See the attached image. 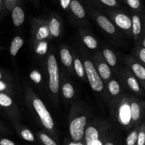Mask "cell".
Returning <instances> with one entry per match:
<instances>
[{
	"mask_svg": "<svg viewBox=\"0 0 145 145\" xmlns=\"http://www.w3.org/2000/svg\"><path fill=\"white\" fill-rule=\"evenodd\" d=\"M48 69L50 75V89L52 93H55L59 90V75L57 62L53 55H50L48 57Z\"/></svg>",
	"mask_w": 145,
	"mask_h": 145,
	"instance_id": "cell-1",
	"label": "cell"
},
{
	"mask_svg": "<svg viewBox=\"0 0 145 145\" xmlns=\"http://www.w3.org/2000/svg\"><path fill=\"white\" fill-rule=\"evenodd\" d=\"M84 68L87 75L91 89L95 91H101L103 88V82L92 62H91L90 61H86L84 62Z\"/></svg>",
	"mask_w": 145,
	"mask_h": 145,
	"instance_id": "cell-2",
	"label": "cell"
},
{
	"mask_svg": "<svg viewBox=\"0 0 145 145\" xmlns=\"http://www.w3.org/2000/svg\"><path fill=\"white\" fill-rule=\"evenodd\" d=\"M33 104L34 108L39 116L40 119L44 127L48 130H51L53 128V120H52L49 111L47 110L46 107L42 102V101L38 99H35L33 102Z\"/></svg>",
	"mask_w": 145,
	"mask_h": 145,
	"instance_id": "cell-3",
	"label": "cell"
},
{
	"mask_svg": "<svg viewBox=\"0 0 145 145\" xmlns=\"http://www.w3.org/2000/svg\"><path fill=\"white\" fill-rule=\"evenodd\" d=\"M86 124V118L81 116L72 120L69 125V133L74 141L77 142L82 140L84 135V127Z\"/></svg>",
	"mask_w": 145,
	"mask_h": 145,
	"instance_id": "cell-4",
	"label": "cell"
},
{
	"mask_svg": "<svg viewBox=\"0 0 145 145\" xmlns=\"http://www.w3.org/2000/svg\"><path fill=\"white\" fill-rule=\"evenodd\" d=\"M86 145H103L102 142L99 140V134L94 127H88L85 131Z\"/></svg>",
	"mask_w": 145,
	"mask_h": 145,
	"instance_id": "cell-5",
	"label": "cell"
},
{
	"mask_svg": "<svg viewBox=\"0 0 145 145\" xmlns=\"http://www.w3.org/2000/svg\"><path fill=\"white\" fill-rule=\"evenodd\" d=\"M119 120L123 125H127L131 120L130 106L124 104L120 106L119 109Z\"/></svg>",
	"mask_w": 145,
	"mask_h": 145,
	"instance_id": "cell-6",
	"label": "cell"
},
{
	"mask_svg": "<svg viewBox=\"0 0 145 145\" xmlns=\"http://www.w3.org/2000/svg\"><path fill=\"white\" fill-rule=\"evenodd\" d=\"M116 24L123 29H129L132 26V21L127 15L124 14H119L115 18Z\"/></svg>",
	"mask_w": 145,
	"mask_h": 145,
	"instance_id": "cell-7",
	"label": "cell"
},
{
	"mask_svg": "<svg viewBox=\"0 0 145 145\" xmlns=\"http://www.w3.org/2000/svg\"><path fill=\"white\" fill-rule=\"evenodd\" d=\"M98 24H99L101 27L103 28L104 31H106V32L108 33L113 34L115 33V27L113 25L111 22L106 18L104 16H99L98 17Z\"/></svg>",
	"mask_w": 145,
	"mask_h": 145,
	"instance_id": "cell-8",
	"label": "cell"
},
{
	"mask_svg": "<svg viewBox=\"0 0 145 145\" xmlns=\"http://www.w3.org/2000/svg\"><path fill=\"white\" fill-rule=\"evenodd\" d=\"M25 16L24 11L20 7H16L12 11L13 23L16 26H20L24 21Z\"/></svg>",
	"mask_w": 145,
	"mask_h": 145,
	"instance_id": "cell-9",
	"label": "cell"
},
{
	"mask_svg": "<svg viewBox=\"0 0 145 145\" xmlns=\"http://www.w3.org/2000/svg\"><path fill=\"white\" fill-rule=\"evenodd\" d=\"M71 9L73 11L74 14L77 17L80 18H83L85 16V10L81 3L78 0H72L69 4Z\"/></svg>",
	"mask_w": 145,
	"mask_h": 145,
	"instance_id": "cell-10",
	"label": "cell"
},
{
	"mask_svg": "<svg viewBox=\"0 0 145 145\" xmlns=\"http://www.w3.org/2000/svg\"><path fill=\"white\" fill-rule=\"evenodd\" d=\"M24 45V40L19 36H16L14 38L10 47V53L12 56H15L18 53L20 48Z\"/></svg>",
	"mask_w": 145,
	"mask_h": 145,
	"instance_id": "cell-11",
	"label": "cell"
},
{
	"mask_svg": "<svg viewBox=\"0 0 145 145\" xmlns=\"http://www.w3.org/2000/svg\"><path fill=\"white\" fill-rule=\"evenodd\" d=\"M61 61L67 67H69L72 63V57L69 51L67 49H62L60 52Z\"/></svg>",
	"mask_w": 145,
	"mask_h": 145,
	"instance_id": "cell-12",
	"label": "cell"
},
{
	"mask_svg": "<svg viewBox=\"0 0 145 145\" xmlns=\"http://www.w3.org/2000/svg\"><path fill=\"white\" fill-rule=\"evenodd\" d=\"M99 72L100 73L101 76L104 79H108L110 76L111 71L110 68L106 64L101 63L99 65Z\"/></svg>",
	"mask_w": 145,
	"mask_h": 145,
	"instance_id": "cell-13",
	"label": "cell"
},
{
	"mask_svg": "<svg viewBox=\"0 0 145 145\" xmlns=\"http://www.w3.org/2000/svg\"><path fill=\"white\" fill-rule=\"evenodd\" d=\"M50 31L55 37H58L59 35V23L56 18H52L50 22Z\"/></svg>",
	"mask_w": 145,
	"mask_h": 145,
	"instance_id": "cell-14",
	"label": "cell"
},
{
	"mask_svg": "<svg viewBox=\"0 0 145 145\" xmlns=\"http://www.w3.org/2000/svg\"><path fill=\"white\" fill-rule=\"evenodd\" d=\"M103 55H104L107 62L110 66H114V65H116V62H117V59H116V55L113 53V51L108 49L104 50V51H103Z\"/></svg>",
	"mask_w": 145,
	"mask_h": 145,
	"instance_id": "cell-15",
	"label": "cell"
},
{
	"mask_svg": "<svg viewBox=\"0 0 145 145\" xmlns=\"http://www.w3.org/2000/svg\"><path fill=\"white\" fill-rule=\"evenodd\" d=\"M132 69L137 77L142 80L145 79V69L144 67L142 66L140 64L136 63L132 66Z\"/></svg>",
	"mask_w": 145,
	"mask_h": 145,
	"instance_id": "cell-16",
	"label": "cell"
},
{
	"mask_svg": "<svg viewBox=\"0 0 145 145\" xmlns=\"http://www.w3.org/2000/svg\"><path fill=\"white\" fill-rule=\"evenodd\" d=\"M130 114H131V119L133 120H137L140 118V106L137 103H133L131 106H130Z\"/></svg>",
	"mask_w": 145,
	"mask_h": 145,
	"instance_id": "cell-17",
	"label": "cell"
},
{
	"mask_svg": "<svg viewBox=\"0 0 145 145\" xmlns=\"http://www.w3.org/2000/svg\"><path fill=\"white\" fill-rule=\"evenodd\" d=\"M62 93L66 99H72L74 94L73 86L70 84H65L62 87Z\"/></svg>",
	"mask_w": 145,
	"mask_h": 145,
	"instance_id": "cell-18",
	"label": "cell"
},
{
	"mask_svg": "<svg viewBox=\"0 0 145 145\" xmlns=\"http://www.w3.org/2000/svg\"><path fill=\"white\" fill-rule=\"evenodd\" d=\"M133 31L135 35L141 32V22L138 16H133Z\"/></svg>",
	"mask_w": 145,
	"mask_h": 145,
	"instance_id": "cell-19",
	"label": "cell"
},
{
	"mask_svg": "<svg viewBox=\"0 0 145 145\" xmlns=\"http://www.w3.org/2000/svg\"><path fill=\"white\" fill-rule=\"evenodd\" d=\"M12 104V100L7 94L0 92V106L2 107H8Z\"/></svg>",
	"mask_w": 145,
	"mask_h": 145,
	"instance_id": "cell-20",
	"label": "cell"
},
{
	"mask_svg": "<svg viewBox=\"0 0 145 145\" xmlns=\"http://www.w3.org/2000/svg\"><path fill=\"white\" fill-rule=\"evenodd\" d=\"M108 89L112 95H113V96L118 95L120 92V86H119L118 83L115 80L110 82L108 84Z\"/></svg>",
	"mask_w": 145,
	"mask_h": 145,
	"instance_id": "cell-21",
	"label": "cell"
},
{
	"mask_svg": "<svg viewBox=\"0 0 145 145\" xmlns=\"http://www.w3.org/2000/svg\"><path fill=\"white\" fill-rule=\"evenodd\" d=\"M84 42L86 44V46L90 49H95L97 47V42L96 40L90 35L85 36L84 38Z\"/></svg>",
	"mask_w": 145,
	"mask_h": 145,
	"instance_id": "cell-22",
	"label": "cell"
},
{
	"mask_svg": "<svg viewBox=\"0 0 145 145\" xmlns=\"http://www.w3.org/2000/svg\"><path fill=\"white\" fill-rule=\"evenodd\" d=\"M74 69L76 74L79 77H83L84 74V68L83 65L79 59H76L74 61Z\"/></svg>",
	"mask_w": 145,
	"mask_h": 145,
	"instance_id": "cell-23",
	"label": "cell"
},
{
	"mask_svg": "<svg viewBox=\"0 0 145 145\" xmlns=\"http://www.w3.org/2000/svg\"><path fill=\"white\" fill-rule=\"evenodd\" d=\"M21 135L22 138L26 140V141L33 142L34 140H35L33 133L29 130H27V129H24L21 132Z\"/></svg>",
	"mask_w": 145,
	"mask_h": 145,
	"instance_id": "cell-24",
	"label": "cell"
},
{
	"mask_svg": "<svg viewBox=\"0 0 145 145\" xmlns=\"http://www.w3.org/2000/svg\"><path fill=\"white\" fill-rule=\"evenodd\" d=\"M127 84H128L129 86L131 88L132 90H133L135 92H138L140 91V86H139L138 83H137V80L133 77H130L127 79Z\"/></svg>",
	"mask_w": 145,
	"mask_h": 145,
	"instance_id": "cell-25",
	"label": "cell"
},
{
	"mask_svg": "<svg viewBox=\"0 0 145 145\" xmlns=\"http://www.w3.org/2000/svg\"><path fill=\"white\" fill-rule=\"evenodd\" d=\"M137 133L136 131H133L130 133L127 137L126 143L127 145H135L137 142Z\"/></svg>",
	"mask_w": 145,
	"mask_h": 145,
	"instance_id": "cell-26",
	"label": "cell"
},
{
	"mask_svg": "<svg viewBox=\"0 0 145 145\" xmlns=\"http://www.w3.org/2000/svg\"><path fill=\"white\" fill-rule=\"evenodd\" d=\"M40 139L45 145H57L53 140H52L49 136L45 134H41L40 135Z\"/></svg>",
	"mask_w": 145,
	"mask_h": 145,
	"instance_id": "cell-27",
	"label": "cell"
},
{
	"mask_svg": "<svg viewBox=\"0 0 145 145\" xmlns=\"http://www.w3.org/2000/svg\"><path fill=\"white\" fill-rule=\"evenodd\" d=\"M48 35V30L45 27H41L37 33L36 37L38 40H42Z\"/></svg>",
	"mask_w": 145,
	"mask_h": 145,
	"instance_id": "cell-28",
	"label": "cell"
},
{
	"mask_svg": "<svg viewBox=\"0 0 145 145\" xmlns=\"http://www.w3.org/2000/svg\"><path fill=\"white\" fill-rule=\"evenodd\" d=\"M47 49H48V44L45 42H42L38 45V48H37L36 52L40 55H43L47 52Z\"/></svg>",
	"mask_w": 145,
	"mask_h": 145,
	"instance_id": "cell-29",
	"label": "cell"
},
{
	"mask_svg": "<svg viewBox=\"0 0 145 145\" xmlns=\"http://www.w3.org/2000/svg\"><path fill=\"white\" fill-rule=\"evenodd\" d=\"M30 77H31V79L36 84L40 83V82H41L40 74L38 72H36V71H33V72H31V74H30Z\"/></svg>",
	"mask_w": 145,
	"mask_h": 145,
	"instance_id": "cell-30",
	"label": "cell"
},
{
	"mask_svg": "<svg viewBox=\"0 0 145 145\" xmlns=\"http://www.w3.org/2000/svg\"><path fill=\"white\" fill-rule=\"evenodd\" d=\"M136 143H137V145H144L145 134L144 132H140L139 134H137V142Z\"/></svg>",
	"mask_w": 145,
	"mask_h": 145,
	"instance_id": "cell-31",
	"label": "cell"
},
{
	"mask_svg": "<svg viewBox=\"0 0 145 145\" xmlns=\"http://www.w3.org/2000/svg\"><path fill=\"white\" fill-rule=\"evenodd\" d=\"M126 1H127V3L131 8L136 9V8H138L140 7V0H126Z\"/></svg>",
	"mask_w": 145,
	"mask_h": 145,
	"instance_id": "cell-32",
	"label": "cell"
},
{
	"mask_svg": "<svg viewBox=\"0 0 145 145\" xmlns=\"http://www.w3.org/2000/svg\"><path fill=\"white\" fill-rule=\"evenodd\" d=\"M102 3L109 7H115L117 4L116 0H100Z\"/></svg>",
	"mask_w": 145,
	"mask_h": 145,
	"instance_id": "cell-33",
	"label": "cell"
},
{
	"mask_svg": "<svg viewBox=\"0 0 145 145\" xmlns=\"http://www.w3.org/2000/svg\"><path fill=\"white\" fill-rule=\"evenodd\" d=\"M0 145H15L14 142L8 139H1L0 140Z\"/></svg>",
	"mask_w": 145,
	"mask_h": 145,
	"instance_id": "cell-34",
	"label": "cell"
},
{
	"mask_svg": "<svg viewBox=\"0 0 145 145\" xmlns=\"http://www.w3.org/2000/svg\"><path fill=\"white\" fill-rule=\"evenodd\" d=\"M60 1V5L62 6L64 9H66L68 8L71 2V0H59Z\"/></svg>",
	"mask_w": 145,
	"mask_h": 145,
	"instance_id": "cell-35",
	"label": "cell"
},
{
	"mask_svg": "<svg viewBox=\"0 0 145 145\" xmlns=\"http://www.w3.org/2000/svg\"><path fill=\"white\" fill-rule=\"evenodd\" d=\"M140 58H141L142 61L145 62V49L144 48H142V49L141 50L140 53Z\"/></svg>",
	"mask_w": 145,
	"mask_h": 145,
	"instance_id": "cell-36",
	"label": "cell"
},
{
	"mask_svg": "<svg viewBox=\"0 0 145 145\" xmlns=\"http://www.w3.org/2000/svg\"><path fill=\"white\" fill-rule=\"evenodd\" d=\"M6 87H7V86H6V84L4 83V82H2L1 80H0V92H1V91H3L5 90Z\"/></svg>",
	"mask_w": 145,
	"mask_h": 145,
	"instance_id": "cell-37",
	"label": "cell"
},
{
	"mask_svg": "<svg viewBox=\"0 0 145 145\" xmlns=\"http://www.w3.org/2000/svg\"><path fill=\"white\" fill-rule=\"evenodd\" d=\"M68 145H84V144L82 142H72Z\"/></svg>",
	"mask_w": 145,
	"mask_h": 145,
	"instance_id": "cell-38",
	"label": "cell"
},
{
	"mask_svg": "<svg viewBox=\"0 0 145 145\" xmlns=\"http://www.w3.org/2000/svg\"><path fill=\"white\" fill-rule=\"evenodd\" d=\"M6 1H7V2L8 3V4H9V3L13 2V1H15V0H6Z\"/></svg>",
	"mask_w": 145,
	"mask_h": 145,
	"instance_id": "cell-39",
	"label": "cell"
},
{
	"mask_svg": "<svg viewBox=\"0 0 145 145\" xmlns=\"http://www.w3.org/2000/svg\"><path fill=\"white\" fill-rule=\"evenodd\" d=\"M105 145H114V144H113V143H111V142H108V143H106V144Z\"/></svg>",
	"mask_w": 145,
	"mask_h": 145,
	"instance_id": "cell-40",
	"label": "cell"
},
{
	"mask_svg": "<svg viewBox=\"0 0 145 145\" xmlns=\"http://www.w3.org/2000/svg\"><path fill=\"white\" fill-rule=\"evenodd\" d=\"M1 79H2V75H1V72H0V80H1Z\"/></svg>",
	"mask_w": 145,
	"mask_h": 145,
	"instance_id": "cell-41",
	"label": "cell"
},
{
	"mask_svg": "<svg viewBox=\"0 0 145 145\" xmlns=\"http://www.w3.org/2000/svg\"><path fill=\"white\" fill-rule=\"evenodd\" d=\"M2 1L3 0H0V6H1V4H2Z\"/></svg>",
	"mask_w": 145,
	"mask_h": 145,
	"instance_id": "cell-42",
	"label": "cell"
},
{
	"mask_svg": "<svg viewBox=\"0 0 145 145\" xmlns=\"http://www.w3.org/2000/svg\"><path fill=\"white\" fill-rule=\"evenodd\" d=\"M143 45L145 46V40H144V42H143Z\"/></svg>",
	"mask_w": 145,
	"mask_h": 145,
	"instance_id": "cell-43",
	"label": "cell"
}]
</instances>
